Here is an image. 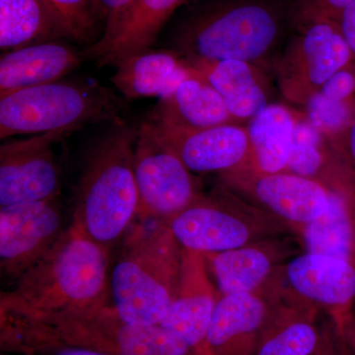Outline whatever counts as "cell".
<instances>
[{
	"instance_id": "cell-1",
	"label": "cell",
	"mask_w": 355,
	"mask_h": 355,
	"mask_svg": "<svg viewBox=\"0 0 355 355\" xmlns=\"http://www.w3.org/2000/svg\"><path fill=\"white\" fill-rule=\"evenodd\" d=\"M295 0H200L175 32L190 62L243 60L272 69L294 30Z\"/></svg>"
},
{
	"instance_id": "cell-2",
	"label": "cell",
	"mask_w": 355,
	"mask_h": 355,
	"mask_svg": "<svg viewBox=\"0 0 355 355\" xmlns=\"http://www.w3.org/2000/svg\"><path fill=\"white\" fill-rule=\"evenodd\" d=\"M62 345L108 355H193L181 338L160 326L128 323L111 303L46 313H0V347Z\"/></svg>"
},
{
	"instance_id": "cell-3",
	"label": "cell",
	"mask_w": 355,
	"mask_h": 355,
	"mask_svg": "<svg viewBox=\"0 0 355 355\" xmlns=\"http://www.w3.org/2000/svg\"><path fill=\"white\" fill-rule=\"evenodd\" d=\"M110 252L73 223L10 291L0 313H46L108 304Z\"/></svg>"
},
{
	"instance_id": "cell-4",
	"label": "cell",
	"mask_w": 355,
	"mask_h": 355,
	"mask_svg": "<svg viewBox=\"0 0 355 355\" xmlns=\"http://www.w3.org/2000/svg\"><path fill=\"white\" fill-rule=\"evenodd\" d=\"M139 128L116 120L89 153L77 190L72 223L111 252L137 218L135 147Z\"/></svg>"
},
{
	"instance_id": "cell-5",
	"label": "cell",
	"mask_w": 355,
	"mask_h": 355,
	"mask_svg": "<svg viewBox=\"0 0 355 355\" xmlns=\"http://www.w3.org/2000/svg\"><path fill=\"white\" fill-rule=\"evenodd\" d=\"M183 248L163 221L133 223L110 277L111 304L121 319L159 326L176 297Z\"/></svg>"
},
{
	"instance_id": "cell-6",
	"label": "cell",
	"mask_w": 355,
	"mask_h": 355,
	"mask_svg": "<svg viewBox=\"0 0 355 355\" xmlns=\"http://www.w3.org/2000/svg\"><path fill=\"white\" fill-rule=\"evenodd\" d=\"M125 109L123 98L100 84L58 80L0 96V137L76 132L120 120Z\"/></svg>"
},
{
	"instance_id": "cell-7",
	"label": "cell",
	"mask_w": 355,
	"mask_h": 355,
	"mask_svg": "<svg viewBox=\"0 0 355 355\" xmlns=\"http://www.w3.org/2000/svg\"><path fill=\"white\" fill-rule=\"evenodd\" d=\"M165 223L182 248L203 254L295 234L284 221L220 184Z\"/></svg>"
},
{
	"instance_id": "cell-8",
	"label": "cell",
	"mask_w": 355,
	"mask_h": 355,
	"mask_svg": "<svg viewBox=\"0 0 355 355\" xmlns=\"http://www.w3.org/2000/svg\"><path fill=\"white\" fill-rule=\"evenodd\" d=\"M354 60L338 22L318 20L294 28L272 70L284 99L303 106Z\"/></svg>"
},
{
	"instance_id": "cell-9",
	"label": "cell",
	"mask_w": 355,
	"mask_h": 355,
	"mask_svg": "<svg viewBox=\"0 0 355 355\" xmlns=\"http://www.w3.org/2000/svg\"><path fill=\"white\" fill-rule=\"evenodd\" d=\"M133 166L139 200L137 220L167 222L202 195L190 170L149 121L139 125Z\"/></svg>"
},
{
	"instance_id": "cell-10",
	"label": "cell",
	"mask_w": 355,
	"mask_h": 355,
	"mask_svg": "<svg viewBox=\"0 0 355 355\" xmlns=\"http://www.w3.org/2000/svg\"><path fill=\"white\" fill-rule=\"evenodd\" d=\"M260 293L327 313L340 326L355 300V266L305 252L279 266Z\"/></svg>"
},
{
	"instance_id": "cell-11",
	"label": "cell",
	"mask_w": 355,
	"mask_h": 355,
	"mask_svg": "<svg viewBox=\"0 0 355 355\" xmlns=\"http://www.w3.org/2000/svg\"><path fill=\"white\" fill-rule=\"evenodd\" d=\"M219 184L286 223L295 234L326 211L330 190L289 172L265 173L256 166L218 174Z\"/></svg>"
},
{
	"instance_id": "cell-12",
	"label": "cell",
	"mask_w": 355,
	"mask_h": 355,
	"mask_svg": "<svg viewBox=\"0 0 355 355\" xmlns=\"http://www.w3.org/2000/svg\"><path fill=\"white\" fill-rule=\"evenodd\" d=\"M72 132L53 130L0 146V207L58 198L62 172L55 146Z\"/></svg>"
},
{
	"instance_id": "cell-13",
	"label": "cell",
	"mask_w": 355,
	"mask_h": 355,
	"mask_svg": "<svg viewBox=\"0 0 355 355\" xmlns=\"http://www.w3.org/2000/svg\"><path fill=\"white\" fill-rule=\"evenodd\" d=\"M64 232L57 198L0 207V268L17 282Z\"/></svg>"
},
{
	"instance_id": "cell-14",
	"label": "cell",
	"mask_w": 355,
	"mask_h": 355,
	"mask_svg": "<svg viewBox=\"0 0 355 355\" xmlns=\"http://www.w3.org/2000/svg\"><path fill=\"white\" fill-rule=\"evenodd\" d=\"M220 297L205 254L183 248L177 295L159 326L181 338L193 355H205V338Z\"/></svg>"
},
{
	"instance_id": "cell-15",
	"label": "cell",
	"mask_w": 355,
	"mask_h": 355,
	"mask_svg": "<svg viewBox=\"0 0 355 355\" xmlns=\"http://www.w3.org/2000/svg\"><path fill=\"white\" fill-rule=\"evenodd\" d=\"M299 242L284 235L205 257L220 296L260 293L275 270L295 256Z\"/></svg>"
},
{
	"instance_id": "cell-16",
	"label": "cell",
	"mask_w": 355,
	"mask_h": 355,
	"mask_svg": "<svg viewBox=\"0 0 355 355\" xmlns=\"http://www.w3.org/2000/svg\"><path fill=\"white\" fill-rule=\"evenodd\" d=\"M153 125L191 172L220 174L256 166L247 128L241 125L195 130Z\"/></svg>"
},
{
	"instance_id": "cell-17",
	"label": "cell",
	"mask_w": 355,
	"mask_h": 355,
	"mask_svg": "<svg viewBox=\"0 0 355 355\" xmlns=\"http://www.w3.org/2000/svg\"><path fill=\"white\" fill-rule=\"evenodd\" d=\"M268 303L261 293L221 296L205 343V355H254Z\"/></svg>"
},
{
	"instance_id": "cell-18",
	"label": "cell",
	"mask_w": 355,
	"mask_h": 355,
	"mask_svg": "<svg viewBox=\"0 0 355 355\" xmlns=\"http://www.w3.org/2000/svg\"><path fill=\"white\" fill-rule=\"evenodd\" d=\"M187 0H133L113 36L91 44L83 58L95 60L98 67L114 65L133 53L153 46L159 33L173 13Z\"/></svg>"
},
{
	"instance_id": "cell-19",
	"label": "cell",
	"mask_w": 355,
	"mask_h": 355,
	"mask_svg": "<svg viewBox=\"0 0 355 355\" xmlns=\"http://www.w3.org/2000/svg\"><path fill=\"white\" fill-rule=\"evenodd\" d=\"M116 67L112 83L127 99H163L196 71L191 62L177 51L151 48L133 53Z\"/></svg>"
},
{
	"instance_id": "cell-20",
	"label": "cell",
	"mask_w": 355,
	"mask_h": 355,
	"mask_svg": "<svg viewBox=\"0 0 355 355\" xmlns=\"http://www.w3.org/2000/svg\"><path fill=\"white\" fill-rule=\"evenodd\" d=\"M149 121L161 127L181 130L241 125L228 111L216 89L197 70L171 95L160 100Z\"/></svg>"
},
{
	"instance_id": "cell-21",
	"label": "cell",
	"mask_w": 355,
	"mask_h": 355,
	"mask_svg": "<svg viewBox=\"0 0 355 355\" xmlns=\"http://www.w3.org/2000/svg\"><path fill=\"white\" fill-rule=\"evenodd\" d=\"M83 58V53L60 41L7 51L0 58V96L62 80Z\"/></svg>"
},
{
	"instance_id": "cell-22",
	"label": "cell",
	"mask_w": 355,
	"mask_h": 355,
	"mask_svg": "<svg viewBox=\"0 0 355 355\" xmlns=\"http://www.w3.org/2000/svg\"><path fill=\"white\" fill-rule=\"evenodd\" d=\"M190 62L216 89L228 111L239 123L249 121L270 104V85L265 70L260 67L235 60Z\"/></svg>"
},
{
	"instance_id": "cell-23",
	"label": "cell",
	"mask_w": 355,
	"mask_h": 355,
	"mask_svg": "<svg viewBox=\"0 0 355 355\" xmlns=\"http://www.w3.org/2000/svg\"><path fill=\"white\" fill-rule=\"evenodd\" d=\"M268 311L254 355H311L321 338L319 311L279 299H266Z\"/></svg>"
},
{
	"instance_id": "cell-24",
	"label": "cell",
	"mask_w": 355,
	"mask_h": 355,
	"mask_svg": "<svg viewBox=\"0 0 355 355\" xmlns=\"http://www.w3.org/2000/svg\"><path fill=\"white\" fill-rule=\"evenodd\" d=\"M69 39L67 26L48 0H0V49L9 51Z\"/></svg>"
},
{
	"instance_id": "cell-25",
	"label": "cell",
	"mask_w": 355,
	"mask_h": 355,
	"mask_svg": "<svg viewBox=\"0 0 355 355\" xmlns=\"http://www.w3.org/2000/svg\"><path fill=\"white\" fill-rule=\"evenodd\" d=\"M284 172L314 180L329 190H343L352 178V171L343 162L331 140L319 132L300 113Z\"/></svg>"
},
{
	"instance_id": "cell-26",
	"label": "cell",
	"mask_w": 355,
	"mask_h": 355,
	"mask_svg": "<svg viewBox=\"0 0 355 355\" xmlns=\"http://www.w3.org/2000/svg\"><path fill=\"white\" fill-rule=\"evenodd\" d=\"M300 112L270 103L248 121L247 132L256 167L261 172L286 170Z\"/></svg>"
},
{
	"instance_id": "cell-27",
	"label": "cell",
	"mask_w": 355,
	"mask_h": 355,
	"mask_svg": "<svg viewBox=\"0 0 355 355\" xmlns=\"http://www.w3.org/2000/svg\"><path fill=\"white\" fill-rule=\"evenodd\" d=\"M296 235L307 253L342 259L355 266L354 230L347 200L340 191L330 190L326 211Z\"/></svg>"
},
{
	"instance_id": "cell-28",
	"label": "cell",
	"mask_w": 355,
	"mask_h": 355,
	"mask_svg": "<svg viewBox=\"0 0 355 355\" xmlns=\"http://www.w3.org/2000/svg\"><path fill=\"white\" fill-rule=\"evenodd\" d=\"M303 108L305 118L329 139L343 135L355 119V99L338 101L319 91L311 96Z\"/></svg>"
},
{
	"instance_id": "cell-29",
	"label": "cell",
	"mask_w": 355,
	"mask_h": 355,
	"mask_svg": "<svg viewBox=\"0 0 355 355\" xmlns=\"http://www.w3.org/2000/svg\"><path fill=\"white\" fill-rule=\"evenodd\" d=\"M67 26L73 41L91 43L99 19L94 0H48Z\"/></svg>"
},
{
	"instance_id": "cell-30",
	"label": "cell",
	"mask_w": 355,
	"mask_h": 355,
	"mask_svg": "<svg viewBox=\"0 0 355 355\" xmlns=\"http://www.w3.org/2000/svg\"><path fill=\"white\" fill-rule=\"evenodd\" d=\"M355 0H295L293 7L294 28L318 20L336 21Z\"/></svg>"
},
{
	"instance_id": "cell-31",
	"label": "cell",
	"mask_w": 355,
	"mask_h": 355,
	"mask_svg": "<svg viewBox=\"0 0 355 355\" xmlns=\"http://www.w3.org/2000/svg\"><path fill=\"white\" fill-rule=\"evenodd\" d=\"M132 2L133 0H94L99 19L105 21L104 33L97 42L104 43L113 36Z\"/></svg>"
},
{
	"instance_id": "cell-32",
	"label": "cell",
	"mask_w": 355,
	"mask_h": 355,
	"mask_svg": "<svg viewBox=\"0 0 355 355\" xmlns=\"http://www.w3.org/2000/svg\"><path fill=\"white\" fill-rule=\"evenodd\" d=\"M319 92L338 101L355 99V60L336 72L320 89Z\"/></svg>"
},
{
	"instance_id": "cell-33",
	"label": "cell",
	"mask_w": 355,
	"mask_h": 355,
	"mask_svg": "<svg viewBox=\"0 0 355 355\" xmlns=\"http://www.w3.org/2000/svg\"><path fill=\"white\" fill-rule=\"evenodd\" d=\"M311 355H347L342 336L331 318L321 326V338Z\"/></svg>"
},
{
	"instance_id": "cell-34",
	"label": "cell",
	"mask_w": 355,
	"mask_h": 355,
	"mask_svg": "<svg viewBox=\"0 0 355 355\" xmlns=\"http://www.w3.org/2000/svg\"><path fill=\"white\" fill-rule=\"evenodd\" d=\"M330 140L343 162L355 176V119L343 135Z\"/></svg>"
},
{
	"instance_id": "cell-35",
	"label": "cell",
	"mask_w": 355,
	"mask_h": 355,
	"mask_svg": "<svg viewBox=\"0 0 355 355\" xmlns=\"http://www.w3.org/2000/svg\"><path fill=\"white\" fill-rule=\"evenodd\" d=\"M14 355H108L84 347L62 345H44L26 347Z\"/></svg>"
},
{
	"instance_id": "cell-36",
	"label": "cell",
	"mask_w": 355,
	"mask_h": 355,
	"mask_svg": "<svg viewBox=\"0 0 355 355\" xmlns=\"http://www.w3.org/2000/svg\"><path fill=\"white\" fill-rule=\"evenodd\" d=\"M336 327L345 343L347 355H355V300L343 318L342 324Z\"/></svg>"
},
{
	"instance_id": "cell-37",
	"label": "cell",
	"mask_w": 355,
	"mask_h": 355,
	"mask_svg": "<svg viewBox=\"0 0 355 355\" xmlns=\"http://www.w3.org/2000/svg\"><path fill=\"white\" fill-rule=\"evenodd\" d=\"M336 22L355 57V3L347 7Z\"/></svg>"
},
{
	"instance_id": "cell-38",
	"label": "cell",
	"mask_w": 355,
	"mask_h": 355,
	"mask_svg": "<svg viewBox=\"0 0 355 355\" xmlns=\"http://www.w3.org/2000/svg\"><path fill=\"white\" fill-rule=\"evenodd\" d=\"M347 200L349 207L350 220H352V230H354V251H355V178L349 182L342 191H340Z\"/></svg>"
}]
</instances>
